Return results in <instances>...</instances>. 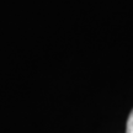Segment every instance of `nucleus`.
<instances>
[{
  "mask_svg": "<svg viewBox=\"0 0 133 133\" xmlns=\"http://www.w3.org/2000/svg\"><path fill=\"white\" fill-rule=\"evenodd\" d=\"M126 133H133V110L131 111V114L127 119V127H126Z\"/></svg>",
  "mask_w": 133,
  "mask_h": 133,
  "instance_id": "obj_1",
  "label": "nucleus"
}]
</instances>
